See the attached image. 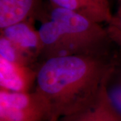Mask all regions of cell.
<instances>
[{
  "label": "cell",
  "instance_id": "8fae6325",
  "mask_svg": "<svg viewBox=\"0 0 121 121\" xmlns=\"http://www.w3.org/2000/svg\"><path fill=\"white\" fill-rule=\"evenodd\" d=\"M108 37L119 59H121V3L111 21L106 24Z\"/></svg>",
  "mask_w": 121,
  "mask_h": 121
},
{
  "label": "cell",
  "instance_id": "30bf717a",
  "mask_svg": "<svg viewBox=\"0 0 121 121\" xmlns=\"http://www.w3.org/2000/svg\"><path fill=\"white\" fill-rule=\"evenodd\" d=\"M0 58L11 63L37 66L32 64L30 60L20 52L8 39L1 35H0Z\"/></svg>",
  "mask_w": 121,
  "mask_h": 121
},
{
  "label": "cell",
  "instance_id": "5b68a950",
  "mask_svg": "<svg viewBox=\"0 0 121 121\" xmlns=\"http://www.w3.org/2000/svg\"><path fill=\"white\" fill-rule=\"evenodd\" d=\"M38 66L11 63L0 58V89L12 92L33 91Z\"/></svg>",
  "mask_w": 121,
  "mask_h": 121
},
{
  "label": "cell",
  "instance_id": "7a4b0ae2",
  "mask_svg": "<svg viewBox=\"0 0 121 121\" xmlns=\"http://www.w3.org/2000/svg\"><path fill=\"white\" fill-rule=\"evenodd\" d=\"M42 44L40 63L72 55H117L106 27L73 11L44 4L39 18Z\"/></svg>",
  "mask_w": 121,
  "mask_h": 121
},
{
  "label": "cell",
  "instance_id": "4fadbf2b",
  "mask_svg": "<svg viewBox=\"0 0 121 121\" xmlns=\"http://www.w3.org/2000/svg\"></svg>",
  "mask_w": 121,
  "mask_h": 121
},
{
  "label": "cell",
  "instance_id": "8992f818",
  "mask_svg": "<svg viewBox=\"0 0 121 121\" xmlns=\"http://www.w3.org/2000/svg\"><path fill=\"white\" fill-rule=\"evenodd\" d=\"M58 121H121V116L111 104L104 87L82 107Z\"/></svg>",
  "mask_w": 121,
  "mask_h": 121
},
{
  "label": "cell",
  "instance_id": "3957f363",
  "mask_svg": "<svg viewBox=\"0 0 121 121\" xmlns=\"http://www.w3.org/2000/svg\"><path fill=\"white\" fill-rule=\"evenodd\" d=\"M0 121H51L52 108L37 91L12 92L0 89Z\"/></svg>",
  "mask_w": 121,
  "mask_h": 121
},
{
  "label": "cell",
  "instance_id": "ba28073f",
  "mask_svg": "<svg viewBox=\"0 0 121 121\" xmlns=\"http://www.w3.org/2000/svg\"><path fill=\"white\" fill-rule=\"evenodd\" d=\"M48 1L54 5L73 11L99 24H108L113 17L109 0Z\"/></svg>",
  "mask_w": 121,
  "mask_h": 121
},
{
  "label": "cell",
  "instance_id": "5bb4252c",
  "mask_svg": "<svg viewBox=\"0 0 121 121\" xmlns=\"http://www.w3.org/2000/svg\"></svg>",
  "mask_w": 121,
  "mask_h": 121
},
{
  "label": "cell",
  "instance_id": "277c9868",
  "mask_svg": "<svg viewBox=\"0 0 121 121\" xmlns=\"http://www.w3.org/2000/svg\"><path fill=\"white\" fill-rule=\"evenodd\" d=\"M33 21L17 23L0 31L1 35L8 39L32 64L38 65L42 52V44L39 31L33 26Z\"/></svg>",
  "mask_w": 121,
  "mask_h": 121
},
{
  "label": "cell",
  "instance_id": "9c48e42d",
  "mask_svg": "<svg viewBox=\"0 0 121 121\" xmlns=\"http://www.w3.org/2000/svg\"><path fill=\"white\" fill-rule=\"evenodd\" d=\"M104 87L111 104L121 116V59L110 73Z\"/></svg>",
  "mask_w": 121,
  "mask_h": 121
},
{
  "label": "cell",
  "instance_id": "6da1fadb",
  "mask_svg": "<svg viewBox=\"0 0 121 121\" xmlns=\"http://www.w3.org/2000/svg\"><path fill=\"white\" fill-rule=\"evenodd\" d=\"M119 60L117 55L48 59L39 64L35 90L47 100L57 121L94 98Z\"/></svg>",
  "mask_w": 121,
  "mask_h": 121
},
{
  "label": "cell",
  "instance_id": "7c38bea8",
  "mask_svg": "<svg viewBox=\"0 0 121 121\" xmlns=\"http://www.w3.org/2000/svg\"><path fill=\"white\" fill-rule=\"evenodd\" d=\"M119 1V4H121V0H118Z\"/></svg>",
  "mask_w": 121,
  "mask_h": 121
},
{
  "label": "cell",
  "instance_id": "52a82bcc",
  "mask_svg": "<svg viewBox=\"0 0 121 121\" xmlns=\"http://www.w3.org/2000/svg\"><path fill=\"white\" fill-rule=\"evenodd\" d=\"M44 5L43 0H0V30L37 20Z\"/></svg>",
  "mask_w": 121,
  "mask_h": 121
}]
</instances>
